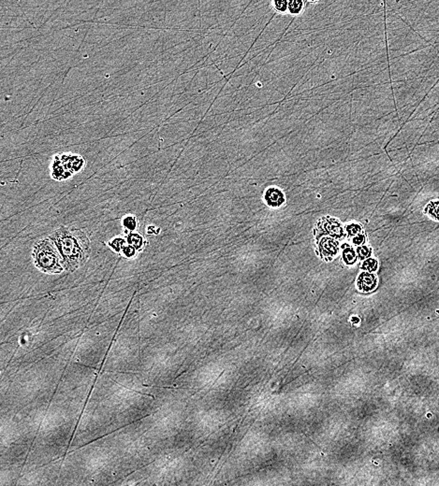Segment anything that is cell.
Instances as JSON below:
<instances>
[{
	"label": "cell",
	"mask_w": 439,
	"mask_h": 486,
	"mask_svg": "<svg viewBox=\"0 0 439 486\" xmlns=\"http://www.w3.org/2000/svg\"><path fill=\"white\" fill-rule=\"evenodd\" d=\"M53 239L64 256L67 268L77 267L86 257L89 243L81 232L58 231Z\"/></svg>",
	"instance_id": "6da1fadb"
},
{
	"label": "cell",
	"mask_w": 439,
	"mask_h": 486,
	"mask_svg": "<svg viewBox=\"0 0 439 486\" xmlns=\"http://www.w3.org/2000/svg\"><path fill=\"white\" fill-rule=\"evenodd\" d=\"M35 258L37 266L46 272L58 273L62 270L56 252L47 241L37 243L35 248Z\"/></svg>",
	"instance_id": "7a4b0ae2"
},
{
	"label": "cell",
	"mask_w": 439,
	"mask_h": 486,
	"mask_svg": "<svg viewBox=\"0 0 439 486\" xmlns=\"http://www.w3.org/2000/svg\"><path fill=\"white\" fill-rule=\"evenodd\" d=\"M324 433L332 441H340L350 434V425L345 419H332L325 427Z\"/></svg>",
	"instance_id": "3957f363"
},
{
	"label": "cell",
	"mask_w": 439,
	"mask_h": 486,
	"mask_svg": "<svg viewBox=\"0 0 439 486\" xmlns=\"http://www.w3.org/2000/svg\"><path fill=\"white\" fill-rule=\"evenodd\" d=\"M327 466V459L324 454L317 452L313 453L310 457H307L304 463V471L308 475H319L325 471Z\"/></svg>",
	"instance_id": "277c9868"
},
{
	"label": "cell",
	"mask_w": 439,
	"mask_h": 486,
	"mask_svg": "<svg viewBox=\"0 0 439 486\" xmlns=\"http://www.w3.org/2000/svg\"><path fill=\"white\" fill-rule=\"evenodd\" d=\"M264 199L270 207L282 206L285 202V195L281 189L276 186H271L265 191Z\"/></svg>",
	"instance_id": "5b68a950"
},
{
	"label": "cell",
	"mask_w": 439,
	"mask_h": 486,
	"mask_svg": "<svg viewBox=\"0 0 439 486\" xmlns=\"http://www.w3.org/2000/svg\"><path fill=\"white\" fill-rule=\"evenodd\" d=\"M378 280L372 273H362L358 278V287L363 292H371L377 287Z\"/></svg>",
	"instance_id": "8992f818"
},
{
	"label": "cell",
	"mask_w": 439,
	"mask_h": 486,
	"mask_svg": "<svg viewBox=\"0 0 439 486\" xmlns=\"http://www.w3.org/2000/svg\"><path fill=\"white\" fill-rule=\"evenodd\" d=\"M320 225L326 233L332 235L334 238H339V237L342 236V228H341L340 224L335 219L326 217L320 222Z\"/></svg>",
	"instance_id": "52a82bcc"
},
{
	"label": "cell",
	"mask_w": 439,
	"mask_h": 486,
	"mask_svg": "<svg viewBox=\"0 0 439 486\" xmlns=\"http://www.w3.org/2000/svg\"><path fill=\"white\" fill-rule=\"evenodd\" d=\"M320 250L321 254L325 257L334 256L337 252V243L334 240L325 238L320 243Z\"/></svg>",
	"instance_id": "ba28073f"
},
{
	"label": "cell",
	"mask_w": 439,
	"mask_h": 486,
	"mask_svg": "<svg viewBox=\"0 0 439 486\" xmlns=\"http://www.w3.org/2000/svg\"><path fill=\"white\" fill-rule=\"evenodd\" d=\"M278 447L279 449L285 451V452H290L291 448H295L298 445V438L294 437V435L287 434L281 437V439L278 441Z\"/></svg>",
	"instance_id": "9c48e42d"
},
{
	"label": "cell",
	"mask_w": 439,
	"mask_h": 486,
	"mask_svg": "<svg viewBox=\"0 0 439 486\" xmlns=\"http://www.w3.org/2000/svg\"><path fill=\"white\" fill-rule=\"evenodd\" d=\"M425 212L432 219L439 222V200L431 201L425 208Z\"/></svg>",
	"instance_id": "30bf717a"
},
{
	"label": "cell",
	"mask_w": 439,
	"mask_h": 486,
	"mask_svg": "<svg viewBox=\"0 0 439 486\" xmlns=\"http://www.w3.org/2000/svg\"><path fill=\"white\" fill-rule=\"evenodd\" d=\"M304 8H305L304 1H298V0L289 1V11L291 14H300L304 11Z\"/></svg>",
	"instance_id": "8fae6325"
},
{
	"label": "cell",
	"mask_w": 439,
	"mask_h": 486,
	"mask_svg": "<svg viewBox=\"0 0 439 486\" xmlns=\"http://www.w3.org/2000/svg\"><path fill=\"white\" fill-rule=\"evenodd\" d=\"M343 259L345 261L346 264L348 265H352L356 262L357 260V255L355 253L354 250L352 248H350V247H347L344 251H343Z\"/></svg>",
	"instance_id": "7c38bea8"
},
{
	"label": "cell",
	"mask_w": 439,
	"mask_h": 486,
	"mask_svg": "<svg viewBox=\"0 0 439 486\" xmlns=\"http://www.w3.org/2000/svg\"><path fill=\"white\" fill-rule=\"evenodd\" d=\"M378 262L377 260L375 259H372V258H368L366 259L364 264H363V269L365 270H367L369 272H372V271H376L378 269Z\"/></svg>",
	"instance_id": "4fadbf2b"
},
{
	"label": "cell",
	"mask_w": 439,
	"mask_h": 486,
	"mask_svg": "<svg viewBox=\"0 0 439 486\" xmlns=\"http://www.w3.org/2000/svg\"><path fill=\"white\" fill-rule=\"evenodd\" d=\"M274 6H275V8L277 11L283 13V12L287 11V9H289V2L288 1H282V0L275 1Z\"/></svg>",
	"instance_id": "5bb4252c"
},
{
	"label": "cell",
	"mask_w": 439,
	"mask_h": 486,
	"mask_svg": "<svg viewBox=\"0 0 439 486\" xmlns=\"http://www.w3.org/2000/svg\"><path fill=\"white\" fill-rule=\"evenodd\" d=\"M357 252L361 259H366L371 255V249L366 246H361L358 247Z\"/></svg>",
	"instance_id": "9a60e30c"
},
{
	"label": "cell",
	"mask_w": 439,
	"mask_h": 486,
	"mask_svg": "<svg viewBox=\"0 0 439 486\" xmlns=\"http://www.w3.org/2000/svg\"><path fill=\"white\" fill-rule=\"evenodd\" d=\"M361 231H362V228L359 225L351 224V225L347 227V232L349 233V235H350V236H354V235H356V234H358Z\"/></svg>",
	"instance_id": "2e32d148"
},
{
	"label": "cell",
	"mask_w": 439,
	"mask_h": 486,
	"mask_svg": "<svg viewBox=\"0 0 439 486\" xmlns=\"http://www.w3.org/2000/svg\"><path fill=\"white\" fill-rule=\"evenodd\" d=\"M365 235H363V234L358 235V236L355 237V238H354V240H353V243H354L355 245H362V244L365 243Z\"/></svg>",
	"instance_id": "e0dca14e"
},
{
	"label": "cell",
	"mask_w": 439,
	"mask_h": 486,
	"mask_svg": "<svg viewBox=\"0 0 439 486\" xmlns=\"http://www.w3.org/2000/svg\"><path fill=\"white\" fill-rule=\"evenodd\" d=\"M124 223H125V226L127 227V229H134L135 224H136V223H135V220L134 219H133V218H131V217H128V218H127V219L125 220V222H124Z\"/></svg>",
	"instance_id": "ac0fdd59"
}]
</instances>
